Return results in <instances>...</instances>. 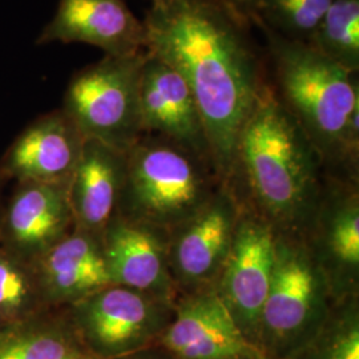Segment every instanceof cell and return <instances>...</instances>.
<instances>
[{"instance_id": "30bf717a", "label": "cell", "mask_w": 359, "mask_h": 359, "mask_svg": "<svg viewBox=\"0 0 359 359\" xmlns=\"http://www.w3.org/2000/svg\"><path fill=\"white\" fill-rule=\"evenodd\" d=\"M302 237L334 299L359 297L358 181L326 175L320 204Z\"/></svg>"}, {"instance_id": "4fadbf2b", "label": "cell", "mask_w": 359, "mask_h": 359, "mask_svg": "<svg viewBox=\"0 0 359 359\" xmlns=\"http://www.w3.org/2000/svg\"><path fill=\"white\" fill-rule=\"evenodd\" d=\"M84 136L65 111L39 116L20 132L0 158V173L16 182L68 187Z\"/></svg>"}, {"instance_id": "277c9868", "label": "cell", "mask_w": 359, "mask_h": 359, "mask_svg": "<svg viewBox=\"0 0 359 359\" xmlns=\"http://www.w3.org/2000/svg\"><path fill=\"white\" fill-rule=\"evenodd\" d=\"M224 185L212 161L156 135L127 152L117 215L169 233L193 217Z\"/></svg>"}, {"instance_id": "ac0fdd59", "label": "cell", "mask_w": 359, "mask_h": 359, "mask_svg": "<svg viewBox=\"0 0 359 359\" xmlns=\"http://www.w3.org/2000/svg\"><path fill=\"white\" fill-rule=\"evenodd\" d=\"M127 172V154L86 140L67 193L75 228L100 236L117 215Z\"/></svg>"}, {"instance_id": "d4e9b609", "label": "cell", "mask_w": 359, "mask_h": 359, "mask_svg": "<svg viewBox=\"0 0 359 359\" xmlns=\"http://www.w3.org/2000/svg\"><path fill=\"white\" fill-rule=\"evenodd\" d=\"M225 1H228L233 8H236L238 13H243L245 18L250 20L255 0H225Z\"/></svg>"}, {"instance_id": "4316f807", "label": "cell", "mask_w": 359, "mask_h": 359, "mask_svg": "<svg viewBox=\"0 0 359 359\" xmlns=\"http://www.w3.org/2000/svg\"><path fill=\"white\" fill-rule=\"evenodd\" d=\"M7 323H8V322L6 321V318H4V317H3V314L0 313V329H1V327H4Z\"/></svg>"}, {"instance_id": "9a60e30c", "label": "cell", "mask_w": 359, "mask_h": 359, "mask_svg": "<svg viewBox=\"0 0 359 359\" xmlns=\"http://www.w3.org/2000/svg\"><path fill=\"white\" fill-rule=\"evenodd\" d=\"M140 114L142 135L161 136L212 161L192 90L177 71L151 52L142 65Z\"/></svg>"}, {"instance_id": "52a82bcc", "label": "cell", "mask_w": 359, "mask_h": 359, "mask_svg": "<svg viewBox=\"0 0 359 359\" xmlns=\"http://www.w3.org/2000/svg\"><path fill=\"white\" fill-rule=\"evenodd\" d=\"M92 359H116L154 346L173 318L175 302L109 285L65 308Z\"/></svg>"}, {"instance_id": "cb8c5ba5", "label": "cell", "mask_w": 359, "mask_h": 359, "mask_svg": "<svg viewBox=\"0 0 359 359\" xmlns=\"http://www.w3.org/2000/svg\"><path fill=\"white\" fill-rule=\"evenodd\" d=\"M116 359H176L168 350L160 345H154V346L145 347L139 351H135L128 355L120 357Z\"/></svg>"}, {"instance_id": "8fae6325", "label": "cell", "mask_w": 359, "mask_h": 359, "mask_svg": "<svg viewBox=\"0 0 359 359\" xmlns=\"http://www.w3.org/2000/svg\"><path fill=\"white\" fill-rule=\"evenodd\" d=\"M157 345L176 359H266L246 339L216 287L179 295Z\"/></svg>"}, {"instance_id": "e0dca14e", "label": "cell", "mask_w": 359, "mask_h": 359, "mask_svg": "<svg viewBox=\"0 0 359 359\" xmlns=\"http://www.w3.org/2000/svg\"><path fill=\"white\" fill-rule=\"evenodd\" d=\"M40 293L50 309H65L114 285L102 237L74 228L34 264Z\"/></svg>"}, {"instance_id": "603a6c76", "label": "cell", "mask_w": 359, "mask_h": 359, "mask_svg": "<svg viewBox=\"0 0 359 359\" xmlns=\"http://www.w3.org/2000/svg\"><path fill=\"white\" fill-rule=\"evenodd\" d=\"M358 299L338 302L321 333L292 359H359Z\"/></svg>"}, {"instance_id": "44dd1931", "label": "cell", "mask_w": 359, "mask_h": 359, "mask_svg": "<svg viewBox=\"0 0 359 359\" xmlns=\"http://www.w3.org/2000/svg\"><path fill=\"white\" fill-rule=\"evenodd\" d=\"M333 0H255L250 23L308 44Z\"/></svg>"}, {"instance_id": "9c48e42d", "label": "cell", "mask_w": 359, "mask_h": 359, "mask_svg": "<svg viewBox=\"0 0 359 359\" xmlns=\"http://www.w3.org/2000/svg\"><path fill=\"white\" fill-rule=\"evenodd\" d=\"M274 259L276 231L243 204L229 255L215 287L240 330L255 346Z\"/></svg>"}, {"instance_id": "83f0119b", "label": "cell", "mask_w": 359, "mask_h": 359, "mask_svg": "<svg viewBox=\"0 0 359 359\" xmlns=\"http://www.w3.org/2000/svg\"><path fill=\"white\" fill-rule=\"evenodd\" d=\"M157 1H160V0H152V4H154V3H157Z\"/></svg>"}, {"instance_id": "7402d4cb", "label": "cell", "mask_w": 359, "mask_h": 359, "mask_svg": "<svg viewBox=\"0 0 359 359\" xmlns=\"http://www.w3.org/2000/svg\"><path fill=\"white\" fill-rule=\"evenodd\" d=\"M47 309L32 264L0 248V313L6 321H22Z\"/></svg>"}, {"instance_id": "d6986e66", "label": "cell", "mask_w": 359, "mask_h": 359, "mask_svg": "<svg viewBox=\"0 0 359 359\" xmlns=\"http://www.w3.org/2000/svg\"><path fill=\"white\" fill-rule=\"evenodd\" d=\"M0 359H92L65 309H47L0 329Z\"/></svg>"}, {"instance_id": "ba28073f", "label": "cell", "mask_w": 359, "mask_h": 359, "mask_svg": "<svg viewBox=\"0 0 359 359\" xmlns=\"http://www.w3.org/2000/svg\"><path fill=\"white\" fill-rule=\"evenodd\" d=\"M241 208L233 188L224 184L201 210L168 233V262L177 297L216 286Z\"/></svg>"}, {"instance_id": "5b68a950", "label": "cell", "mask_w": 359, "mask_h": 359, "mask_svg": "<svg viewBox=\"0 0 359 359\" xmlns=\"http://www.w3.org/2000/svg\"><path fill=\"white\" fill-rule=\"evenodd\" d=\"M337 304L304 237L276 231L274 269L257 339L264 357H295L321 333Z\"/></svg>"}, {"instance_id": "3957f363", "label": "cell", "mask_w": 359, "mask_h": 359, "mask_svg": "<svg viewBox=\"0 0 359 359\" xmlns=\"http://www.w3.org/2000/svg\"><path fill=\"white\" fill-rule=\"evenodd\" d=\"M274 93L306 135L325 173L358 181V74L348 72L308 44L257 26Z\"/></svg>"}, {"instance_id": "6da1fadb", "label": "cell", "mask_w": 359, "mask_h": 359, "mask_svg": "<svg viewBox=\"0 0 359 359\" xmlns=\"http://www.w3.org/2000/svg\"><path fill=\"white\" fill-rule=\"evenodd\" d=\"M142 22L147 51L177 71L192 90L213 167L231 185L241 130L269 83L250 20L225 0H160Z\"/></svg>"}, {"instance_id": "7a4b0ae2", "label": "cell", "mask_w": 359, "mask_h": 359, "mask_svg": "<svg viewBox=\"0 0 359 359\" xmlns=\"http://www.w3.org/2000/svg\"><path fill=\"white\" fill-rule=\"evenodd\" d=\"M325 180L320 156L269 80L241 130L229 187L274 231L304 236Z\"/></svg>"}, {"instance_id": "484cf974", "label": "cell", "mask_w": 359, "mask_h": 359, "mask_svg": "<svg viewBox=\"0 0 359 359\" xmlns=\"http://www.w3.org/2000/svg\"><path fill=\"white\" fill-rule=\"evenodd\" d=\"M6 179L3 177V175L0 173V218H1V212H3V206H4V201H3V185H4Z\"/></svg>"}, {"instance_id": "2e32d148", "label": "cell", "mask_w": 359, "mask_h": 359, "mask_svg": "<svg viewBox=\"0 0 359 359\" xmlns=\"http://www.w3.org/2000/svg\"><path fill=\"white\" fill-rule=\"evenodd\" d=\"M104 257L114 285L176 302L168 262V233L116 215L102 233Z\"/></svg>"}, {"instance_id": "ffe728a7", "label": "cell", "mask_w": 359, "mask_h": 359, "mask_svg": "<svg viewBox=\"0 0 359 359\" xmlns=\"http://www.w3.org/2000/svg\"><path fill=\"white\" fill-rule=\"evenodd\" d=\"M359 0H333L308 43L326 59L359 72Z\"/></svg>"}, {"instance_id": "7c38bea8", "label": "cell", "mask_w": 359, "mask_h": 359, "mask_svg": "<svg viewBox=\"0 0 359 359\" xmlns=\"http://www.w3.org/2000/svg\"><path fill=\"white\" fill-rule=\"evenodd\" d=\"M68 187L16 182L0 218V248L34 264L75 228Z\"/></svg>"}, {"instance_id": "5bb4252c", "label": "cell", "mask_w": 359, "mask_h": 359, "mask_svg": "<svg viewBox=\"0 0 359 359\" xmlns=\"http://www.w3.org/2000/svg\"><path fill=\"white\" fill-rule=\"evenodd\" d=\"M55 41L84 43L120 57L147 51V29L124 0H59L36 44Z\"/></svg>"}, {"instance_id": "8992f818", "label": "cell", "mask_w": 359, "mask_h": 359, "mask_svg": "<svg viewBox=\"0 0 359 359\" xmlns=\"http://www.w3.org/2000/svg\"><path fill=\"white\" fill-rule=\"evenodd\" d=\"M147 56L148 51L104 56L69 80L62 109L86 140L127 154L142 137L140 80Z\"/></svg>"}]
</instances>
